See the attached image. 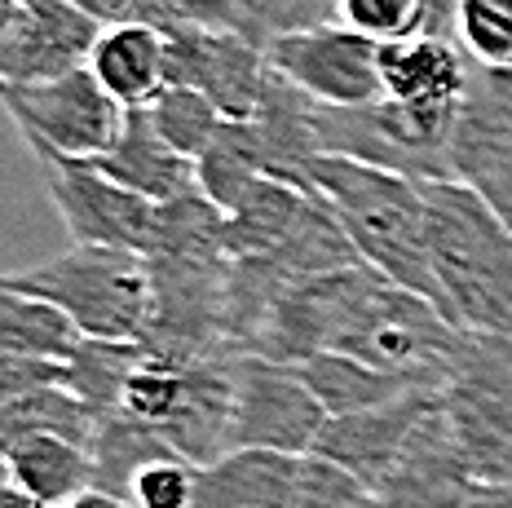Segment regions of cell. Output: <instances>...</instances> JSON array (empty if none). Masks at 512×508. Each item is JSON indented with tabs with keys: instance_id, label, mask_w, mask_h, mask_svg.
<instances>
[{
	"instance_id": "6da1fadb",
	"label": "cell",
	"mask_w": 512,
	"mask_h": 508,
	"mask_svg": "<svg viewBox=\"0 0 512 508\" xmlns=\"http://www.w3.org/2000/svg\"><path fill=\"white\" fill-rule=\"evenodd\" d=\"M424 239L442 305L464 332L512 336V226L473 186L424 182Z\"/></svg>"
},
{
	"instance_id": "7a4b0ae2",
	"label": "cell",
	"mask_w": 512,
	"mask_h": 508,
	"mask_svg": "<svg viewBox=\"0 0 512 508\" xmlns=\"http://www.w3.org/2000/svg\"><path fill=\"white\" fill-rule=\"evenodd\" d=\"M305 182L309 195L327 199L349 243L358 248L362 266L429 296L446 314L442 288H437L429 261V239H424V182L393 173V168L349 160V155H318L309 164Z\"/></svg>"
},
{
	"instance_id": "3957f363",
	"label": "cell",
	"mask_w": 512,
	"mask_h": 508,
	"mask_svg": "<svg viewBox=\"0 0 512 508\" xmlns=\"http://www.w3.org/2000/svg\"><path fill=\"white\" fill-rule=\"evenodd\" d=\"M0 288L27 292L67 310L89 341H142L155 310V283L142 252L84 248L71 243L62 257L5 274Z\"/></svg>"
},
{
	"instance_id": "277c9868",
	"label": "cell",
	"mask_w": 512,
	"mask_h": 508,
	"mask_svg": "<svg viewBox=\"0 0 512 508\" xmlns=\"http://www.w3.org/2000/svg\"><path fill=\"white\" fill-rule=\"evenodd\" d=\"M437 402L473 482H512V336L468 332Z\"/></svg>"
},
{
	"instance_id": "5b68a950",
	"label": "cell",
	"mask_w": 512,
	"mask_h": 508,
	"mask_svg": "<svg viewBox=\"0 0 512 508\" xmlns=\"http://www.w3.org/2000/svg\"><path fill=\"white\" fill-rule=\"evenodd\" d=\"M0 98H5L9 120L18 124L31 151L76 164L106 160L128 120V107H120L102 89V80L89 67H76L67 76L40 84H5Z\"/></svg>"
},
{
	"instance_id": "8992f818",
	"label": "cell",
	"mask_w": 512,
	"mask_h": 508,
	"mask_svg": "<svg viewBox=\"0 0 512 508\" xmlns=\"http://www.w3.org/2000/svg\"><path fill=\"white\" fill-rule=\"evenodd\" d=\"M327 407L301 372L261 354H234V416L230 451H283L314 455V442L327 425Z\"/></svg>"
},
{
	"instance_id": "52a82bcc",
	"label": "cell",
	"mask_w": 512,
	"mask_h": 508,
	"mask_svg": "<svg viewBox=\"0 0 512 508\" xmlns=\"http://www.w3.org/2000/svg\"><path fill=\"white\" fill-rule=\"evenodd\" d=\"M270 71L305 93L318 107H371L384 98L380 45L349 27H287L265 40Z\"/></svg>"
},
{
	"instance_id": "ba28073f",
	"label": "cell",
	"mask_w": 512,
	"mask_h": 508,
	"mask_svg": "<svg viewBox=\"0 0 512 508\" xmlns=\"http://www.w3.org/2000/svg\"><path fill=\"white\" fill-rule=\"evenodd\" d=\"M36 160L45 168L49 199L58 208L71 243H84V248H124V252H142V257L155 248L159 204L111 182L98 164L53 160V155H36Z\"/></svg>"
},
{
	"instance_id": "9c48e42d",
	"label": "cell",
	"mask_w": 512,
	"mask_h": 508,
	"mask_svg": "<svg viewBox=\"0 0 512 508\" xmlns=\"http://www.w3.org/2000/svg\"><path fill=\"white\" fill-rule=\"evenodd\" d=\"M446 164L512 226V71H468Z\"/></svg>"
},
{
	"instance_id": "30bf717a",
	"label": "cell",
	"mask_w": 512,
	"mask_h": 508,
	"mask_svg": "<svg viewBox=\"0 0 512 508\" xmlns=\"http://www.w3.org/2000/svg\"><path fill=\"white\" fill-rule=\"evenodd\" d=\"M102 31L76 0H0V76L40 84L89 67Z\"/></svg>"
},
{
	"instance_id": "8fae6325",
	"label": "cell",
	"mask_w": 512,
	"mask_h": 508,
	"mask_svg": "<svg viewBox=\"0 0 512 508\" xmlns=\"http://www.w3.org/2000/svg\"><path fill=\"white\" fill-rule=\"evenodd\" d=\"M164 36L173 54V84L199 89L217 102L226 120H256L270 89V58L256 40H248V31L186 27Z\"/></svg>"
},
{
	"instance_id": "7c38bea8",
	"label": "cell",
	"mask_w": 512,
	"mask_h": 508,
	"mask_svg": "<svg viewBox=\"0 0 512 508\" xmlns=\"http://www.w3.org/2000/svg\"><path fill=\"white\" fill-rule=\"evenodd\" d=\"M473 491L477 482L468 473V460L446 425L442 402L433 398L398 464L376 486V508H460Z\"/></svg>"
},
{
	"instance_id": "4fadbf2b",
	"label": "cell",
	"mask_w": 512,
	"mask_h": 508,
	"mask_svg": "<svg viewBox=\"0 0 512 508\" xmlns=\"http://www.w3.org/2000/svg\"><path fill=\"white\" fill-rule=\"evenodd\" d=\"M433 398H437V389H411V394L380 402V407L332 416L323 425V433H318L314 455L340 464L345 473H354L358 482H367L371 491H376L384 482V473L398 464V455L411 442L424 411L433 407Z\"/></svg>"
},
{
	"instance_id": "5bb4252c",
	"label": "cell",
	"mask_w": 512,
	"mask_h": 508,
	"mask_svg": "<svg viewBox=\"0 0 512 508\" xmlns=\"http://www.w3.org/2000/svg\"><path fill=\"white\" fill-rule=\"evenodd\" d=\"M468 71H473V62L446 36H415L380 45L384 98L424 115L455 120L468 89Z\"/></svg>"
},
{
	"instance_id": "9a60e30c",
	"label": "cell",
	"mask_w": 512,
	"mask_h": 508,
	"mask_svg": "<svg viewBox=\"0 0 512 508\" xmlns=\"http://www.w3.org/2000/svg\"><path fill=\"white\" fill-rule=\"evenodd\" d=\"M89 71L102 80L120 107L146 111L159 93L173 84V54L168 36L151 23H115L102 31L98 49L89 58Z\"/></svg>"
},
{
	"instance_id": "2e32d148",
	"label": "cell",
	"mask_w": 512,
	"mask_h": 508,
	"mask_svg": "<svg viewBox=\"0 0 512 508\" xmlns=\"http://www.w3.org/2000/svg\"><path fill=\"white\" fill-rule=\"evenodd\" d=\"M98 168L111 182L151 199V204H173V199H186L190 190H199V164L164 142L151 111H128L120 142L106 160H98Z\"/></svg>"
},
{
	"instance_id": "e0dca14e",
	"label": "cell",
	"mask_w": 512,
	"mask_h": 508,
	"mask_svg": "<svg viewBox=\"0 0 512 508\" xmlns=\"http://www.w3.org/2000/svg\"><path fill=\"white\" fill-rule=\"evenodd\" d=\"M0 460H5V478L36 495L45 508H67L84 491L98 486V464L93 451L80 442L53 438V433H18V438H0Z\"/></svg>"
},
{
	"instance_id": "ac0fdd59",
	"label": "cell",
	"mask_w": 512,
	"mask_h": 508,
	"mask_svg": "<svg viewBox=\"0 0 512 508\" xmlns=\"http://www.w3.org/2000/svg\"><path fill=\"white\" fill-rule=\"evenodd\" d=\"M301 464L283 451H230L199 473L195 508H292Z\"/></svg>"
},
{
	"instance_id": "d6986e66",
	"label": "cell",
	"mask_w": 512,
	"mask_h": 508,
	"mask_svg": "<svg viewBox=\"0 0 512 508\" xmlns=\"http://www.w3.org/2000/svg\"><path fill=\"white\" fill-rule=\"evenodd\" d=\"M89 336L76 327L67 310L53 301L27 292L0 288V354L18 358H49V363H71Z\"/></svg>"
},
{
	"instance_id": "ffe728a7",
	"label": "cell",
	"mask_w": 512,
	"mask_h": 508,
	"mask_svg": "<svg viewBox=\"0 0 512 508\" xmlns=\"http://www.w3.org/2000/svg\"><path fill=\"white\" fill-rule=\"evenodd\" d=\"M261 177H270V151L256 120H226L217 142L199 155V195L234 213Z\"/></svg>"
},
{
	"instance_id": "44dd1931",
	"label": "cell",
	"mask_w": 512,
	"mask_h": 508,
	"mask_svg": "<svg viewBox=\"0 0 512 508\" xmlns=\"http://www.w3.org/2000/svg\"><path fill=\"white\" fill-rule=\"evenodd\" d=\"M309 204V190H296L279 182V177H261L243 204L226 213V243H230V261L239 257H265L296 230Z\"/></svg>"
},
{
	"instance_id": "7402d4cb",
	"label": "cell",
	"mask_w": 512,
	"mask_h": 508,
	"mask_svg": "<svg viewBox=\"0 0 512 508\" xmlns=\"http://www.w3.org/2000/svg\"><path fill=\"white\" fill-rule=\"evenodd\" d=\"M296 372L314 398L327 407V416H349V411H367V407H380V402H393L411 389H424V385H407L402 376H389L380 367H367L349 354H314L305 363H296Z\"/></svg>"
},
{
	"instance_id": "603a6c76",
	"label": "cell",
	"mask_w": 512,
	"mask_h": 508,
	"mask_svg": "<svg viewBox=\"0 0 512 508\" xmlns=\"http://www.w3.org/2000/svg\"><path fill=\"white\" fill-rule=\"evenodd\" d=\"M340 27L358 36L393 45L415 36H446L455 40V5L460 0H332Z\"/></svg>"
},
{
	"instance_id": "cb8c5ba5",
	"label": "cell",
	"mask_w": 512,
	"mask_h": 508,
	"mask_svg": "<svg viewBox=\"0 0 512 508\" xmlns=\"http://www.w3.org/2000/svg\"><path fill=\"white\" fill-rule=\"evenodd\" d=\"M98 411L67 385L27 389V394L0 398V438H18V433H53V438L80 442L93 451L98 442Z\"/></svg>"
},
{
	"instance_id": "d4e9b609",
	"label": "cell",
	"mask_w": 512,
	"mask_h": 508,
	"mask_svg": "<svg viewBox=\"0 0 512 508\" xmlns=\"http://www.w3.org/2000/svg\"><path fill=\"white\" fill-rule=\"evenodd\" d=\"M142 363H146V349L137 341H84V349L71 358V394L89 402L98 411V420L115 416L128 376Z\"/></svg>"
},
{
	"instance_id": "484cf974",
	"label": "cell",
	"mask_w": 512,
	"mask_h": 508,
	"mask_svg": "<svg viewBox=\"0 0 512 508\" xmlns=\"http://www.w3.org/2000/svg\"><path fill=\"white\" fill-rule=\"evenodd\" d=\"M146 111H151L155 129L164 133V142L177 146V151L195 164H199V155L217 142L221 124H226V115H221L217 102L204 98L199 89H186V84H168Z\"/></svg>"
},
{
	"instance_id": "4316f807",
	"label": "cell",
	"mask_w": 512,
	"mask_h": 508,
	"mask_svg": "<svg viewBox=\"0 0 512 508\" xmlns=\"http://www.w3.org/2000/svg\"><path fill=\"white\" fill-rule=\"evenodd\" d=\"M455 45L473 67L512 71V0H460Z\"/></svg>"
},
{
	"instance_id": "83f0119b",
	"label": "cell",
	"mask_w": 512,
	"mask_h": 508,
	"mask_svg": "<svg viewBox=\"0 0 512 508\" xmlns=\"http://www.w3.org/2000/svg\"><path fill=\"white\" fill-rule=\"evenodd\" d=\"M199 464L181 460V455H155L128 482V500L137 508H195L199 495Z\"/></svg>"
},
{
	"instance_id": "f1b7e54d",
	"label": "cell",
	"mask_w": 512,
	"mask_h": 508,
	"mask_svg": "<svg viewBox=\"0 0 512 508\" xmlns=\"http://www.w3.org/2000/svg\"><path fill=\"white\" fill-rule=\"evenodd\" d=\"M292 508H376V491L323 455H305Z\"/></svg>"
},
{
	"instance_id": "f546056e",
	"label": "cell",
	"mask_w": 512,
	"mask_h": 508,
	"mask_svg": "<svg viewBox=\"0 0 512 508\" xmlns=\"http://www.w3.org/2000/svg\"><path fill=\"white\" fill-rule=\"evenodd\" d=\"M49 385H67L71 389V363L0 354V398L27 394V389H49Z\"/></svg>"
},
{
	"instance_id": "4dcf8cb0",
	"label": "cell",
	"mask_w": 512,
	"mask_h": 508,
	"mask_svg": "<svg viewBox=\"0 0 512 508\" xmlns=\"http://www.w3.org/2000/svg\"><path fill=\"white\" fill-rule=\"evenodd\" d=\"M89 18H98L102 27L115 23H142V5L146 0H76Z\"/></svg>"
},
{
	"instance_id": "1f68e13d",
	"label": "cell",
	"mask_w": 512,
	"mask_h": 508,
	"mask_svg": "<svg viewBox=\"0 0 512 508\" xmlns=\"http://www.w3.org/2000/svg\"><path fill=\"white\" fill-rule=\"evenodd\" d=\"M460 508H512V482H490V486H477L473 495L460 504Z\"/></svg>"
},
{
	"instance_id": "d6a6232c",
	"label": "cell",
	"mask_w": 512,
	"mask_h": 508,
	"mask_svg": "<svg viewBox=\"0 0 512 508\" xmlns=\"http://www.w3.org/2000/svg\"><path fill=\"white\" fill-rule=\"evenodd\" d=\"M67 508H137V504L124 500V495H111V491H98V486H93V491H84L80 500H71Z\"/></svg>"
},
{
	"instance_id": "836d02e7",
	"label": "cell",
	"mask_w": 512,
	"mask_h": 508,
	"mask_svg": "<svg viewBox=\"0 0 512 508\" xmlns=\"http://www.w3.org/2000/svg\"><path fill=\"white\" fill-rule=\"evenodd\" d=\"M0 508H45V504H40L36 495H27L23 486L5 482V491H0Z\"/></svg>"
}]
</instances>
